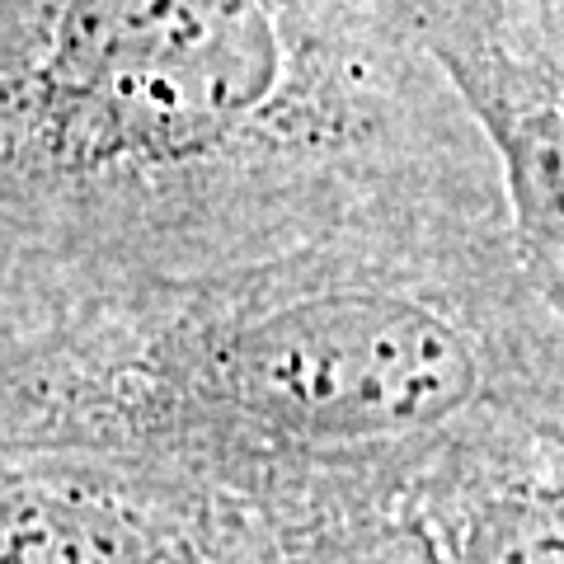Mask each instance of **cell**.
<instances>
[{
    "instance_id": "5b68a950",
    "label": "cell",
    "mask_w": 564,
    "mask_h": 564,
    "mask_svg": "<svg viewBox=\"0 0 564 564\" xmlns=\"http://www.w3.org/2000/svg\"><path fill=\"white\" fill-rule=\"evenodd\" d=\"M207 564H447V545L429 503L404 494L259 508Z\"/></svg>"
},
{
    "instance_id": "8992f818",
    "label": "cell",
    "mask_w": 564,
    "mask_h": 564,
    "mask_svg": "<svg viewBox=\"0 0 564 564\" xmlns=\"http://www.w3.org/2000/svg\"><path fill=\"white\" fill-rule=\"evenodd\" d=\"M419 29L470 24L499 39L564 47V0H414Z\"/></svg>"
},
{
    "instance_id": "6da1fadb",
    "label": "cell",
    "mask_w": 564,
    "mask_h": 564,
    "mask_svg": "<svg viewBox=\"0 0 564 564\" xmlns=\"http://www.w3.org/2000/svg\"><path fill=\"white\" fill-rule=\"evenodd\" d=\"M508 221L414 0H0V315Z\"/></svg>"
},
{
    "instance_id": "7a4b0ae2",
    "label": "cell",
    "mask_w": 564,
    "mask_h": 564,
    "mask_svg": "<svg viewBox=\"0 0 564 564\" xmlns=\"http://www.w3.org/2000/svg\"><path fill=\"white\" fill-rule=\"evenodd\" d=\"M564 423V325L508 221L395 226L0 315V447L259 508L423 499Z\"/></svg>"
},
{
    "instance_id": "3957f363",
    "label": "cell",
    "mask_w": 564,
    "mask_h": 564,
    "mask_svg": "<svg viewBox=\"0 0 564 564\" xmlns=\"http://www.w3.org/2000/svg\"><path fill=\"white\" fill-rule=\"evenodd\" d=\"M423 43L480 122L499 161L518 259L564 325V47L470 24H433Z\"/></svg>"
},
{
    "instance_id": "277c9868",
    "label": "cell",
    "mask_w": 564,
    "mask_h": 564,
    "mask_svg": "<svg viewBox=\"0 0 564 564\" xmlns=\"http://www.w3.org/2000/svg\"><path fill=\"white\" fill-rule=\"evenodd\" d=\"M423 503L447 564H564V423L470 456Z\"/></svg>"
}]
</instances>
